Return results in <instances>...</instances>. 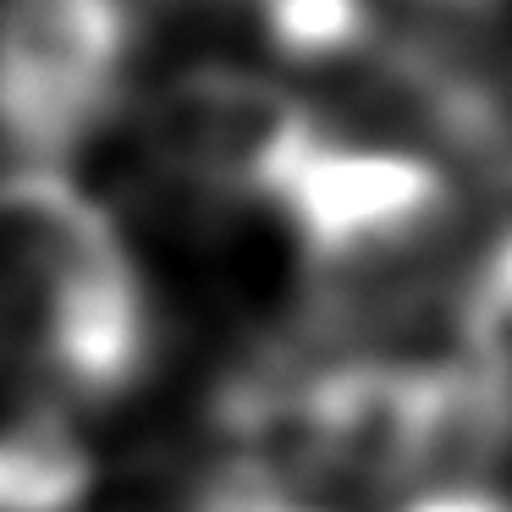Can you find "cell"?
<instances>
[{
	"mask_svg": "<svg viewBox=\"0 0 512 512\" xmlns=\"http://www.w3.org/2000/svg\"><path fill=\"white\" fill-rule=\"evenodd\" d=\"M314 111L243 67H193L149 111V149L177 182L210 199L270 204L320 144Z\"/></svg>",
	"mask_w": 512,
	"mask_h": 512,
	"instance_id": "cell-4",
	"label": "cell"
},
{
	"mask_svg": "<svg viewBox=\"0 0 512 512\" xmlns=\"http://www.w3.org/2000/svg\"><path fill=\"white\" fill-rule=\"evenodd\" d=\"M155 358V309L116 221L56 166L0 177V364L50 402H116Z\"/></svg>",
	"mask_w": 512,
	"mask_h": 512,
	"instance_id": "cell-1",
	"label": "cell"
},
{
	"mask_svg": "<svg viewBox=\"0 0 512 512\" xmlns=\"http://www.w3.org/2000/svg\"><path fill=\"white\" fill-rule=\"evenodd\" d=\"M402 512H512V496H501L496 485H435L413 490Z\"/></svg>",
	"mask_w": 512,
	"mask_h": 512,
	"instance_id": "cell-7",
	"label": "cell"
},
{
	"mask_svg": "<svg viewBox=\"0 0 512 512\" xmlns=\"http://www.w3.org/2000/svg\"><path fill=\"white\" fill-rule=\"evenodd\" d=\"M276 512H314V507H303V501H281Z\"/></svg>",
	"mask_w": 512,
	"mask_h": 512,
	"instance_id": "cell-9",
	"label": "cell"
},
{
	"mask_svg": "<svg viewBox=\"0 0 512 512\" xmlns=\"http://www.w3.org/2000/svg\"><path fill=\"white\" fill-rule=\"evenodd\" d=\"M424 6H441V12H485L496 0H424Z\"/></svg>",
	"mask_w": 512,
	"mask_h": 512,
	"instance_id": "cell-8",
	"label": "cell"
},
{
	"mask_svg": "<svg viewBox=\"0 0 512 512\" xmlns=\"http://www.w3.org/2000/svg\"><path fill=\"white\" fill-rule=\"evenodd\" d=\"M138 45L133 0H0V144L50 166L100 133Z\"/></svg>",
	"mask_w": 512,
	"mask_h": 512,
	"instance_id": "cell-3",
	"label": "cell"
},
{
	"mask_svg": "<svg viewBox=\"0 0 512 512\" xmlns=\"http://www.w3.org/2000/svg\"><path fill=\"white\" fill-rule=\"evenodd\" d=\"M419 424H413V490L485 485L512 452V364L485 353H452L413 364Z\"/></svg>",
	"mask_w": 512,
	"mask_h": 512,
	"instance_id": "cell-5",
	"label": "cell"
},
{
	"mask_svg": "<svg viewBox=\"0 0 512 512\" xmlns=\"http://www.w3.org/2000/svg\"><path fill=\"white\" fill-rule=\"evenodd\" d=\"M270 210L298 243L320 314L331 325H364L408 303L413 276L457 226V188L441 160L419 149L320 138Z\"/></svg>",
	"mask_w": 512,
	"mask_h": 512,
	"instance_id": "cell-2",
	"label": "cell"
},
{
	"mask_svg": "<svg viewBox=\"0 0 512 512\" xmlns=\"http://www.w3.org/2000/svg\"><path fill=\"white\" fill-rule=\"evenodd\" d=\"M457 347L512 364V221L474 254L452 292Z\"/></svg>",
	"mask_w": 512,
	"mask_h": 512,
	"instance_id": "cell-6",
	"label": "cell"
}]
</instances>
